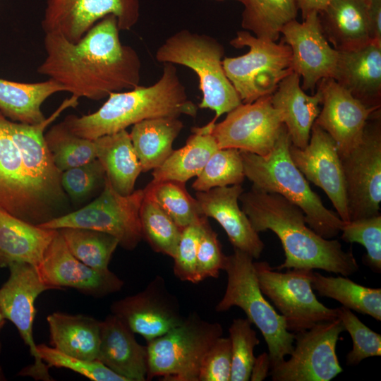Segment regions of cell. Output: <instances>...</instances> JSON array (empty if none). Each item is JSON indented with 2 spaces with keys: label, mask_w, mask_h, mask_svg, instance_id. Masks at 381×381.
Wrapping results in <instances>:
<instances>
[{
  "label": "cell",
  "mask_w": 381,
  "mask_h": 381,
  "mask_svg": "<svg viewBox=\"0 0 381 381\" xmlns=\"http://www.w3.org/2000/svg\"><path fill=\"white\" fill-rule=\"evenodd\" d=\"M116 18L108 15L78 42L59 33H45L46 56L38 73L61 85L72 96L100 100L111 92L140 85L141 61L119 39Z\"/></svg>",
  "instance_id": "6da1fadb"
},
{
  "label": "cell",
  "mask_w": 381,
  "mask_h": 381,
  "mask_svg": "<svg viewBox=\"0 0 381 381\" xmlns=\"http://www.w3.org/2000/svg\"><path fill=\"white\" fill-rule=\"evenodd\" d=\"M52 122L23 123L0 112V208L36 225L54 218L65 196L44 139Z\"/></svg>",
  "instance_id": "7a4b0ae2"
},
{
  "label": "cell",
  "mask_w": 381,
  "mask_h": 381,
  "mask_svg": "<svg viewBox=\"0 0 381 381\" xmlns=\"http://www.w3.org/2000/svg\"><path fill=\"white\" fill-rule=\"evenodd\" d=\"M238 200L255 231L270 230L279 238L285 260L275 270H322L344 277L358 270L351 250L344 251L337 240L318 234L303 211L282 195L252 186Z\"/></svg>",
  "instance_id": "3957f363"
},
{
  "label": "cell",
  "mask_w": 381,
  "mask_h": 381,
  "mask_svg": "<svg viewBox=\"0 0 381 381\" xmlns=\"http://www.w3.org/2000/svg\"><path fill=\"white\" fill-rule=\"evenodd\" d=\"M197 112L198 106L188 99L174 64L166 63L155 84L111 92L95 112L68 115L63 122L75 135L95 140L143 120L181 115L195 117Z\"/></svg>",
  "instance_id": "277c9868"
},
{
  "label": "cell",
  "mask_w": 381,
  "mask_h": 381,
  "mask_svg": "<svg viewBox=\"0 0 381 381\" xmlns=\"http://www.w3.org/2000/svg\"><path fill=\"white\" fill-rule=\"evenodd\" d=\"M291 139L283 124L271 151L265 156L240 151L244 174L253 187L277 193L298 207L308 225L320 236L332 239L344 225L337 212L327 209L308 180L294 164L289 153Z\"/></svg>",
  "instance_id": "5b68a950"
},
{
  "label": "cell",
  "mask_w": 381,
  "mask_h": 381,
  "mask_svg": "<svg viewBox=\"0 0 381 381\" xmlns=\"http://www.w3.org/2000/svg\"><path fill=\"white\" fill-rule=\"evenodd\" d=\"M253 260L252 256L236 248H234L233 254L226 255L224 270L227 274V284L215 310L224 312L237 306L244 311L247 319L260 331L267 345L272 368L291 354L295 334L287 329L284 318L262 293Z\"/></svg>",
  "instance_id": "8992f818"
},
{
  "label": "cell",
  "mask_w": 381,
  "mask_h": 381,
  "mask_svg": "<svg viewBox=\"0 0 381 381\" xmlns=\"http://www.w3.org/2000/svg\"><path fill=\"white\" fill-rule=\"evenodd\" d=\"M224 54V47L216 39L188 30L169 37L155 54L158 62L180 64L198 75L202 93L198 107L214 111L213 122L242 103L223 68Z\"/></svg>",
  "instance_id": "52a82bcc"
},
{
  "label": "cell",
  "mask_w": 381,
  "mask_h": 381,
  "mask_svg": "<svg viewBox=\"0 0 381 381\" xmlns=\"http://www.w3.org/2000/svg\"><path fill=\"white\" fill-rule=\"evenodd\" d=\"M222 334L219 323L190 313L181 324L147 342V380L198 381L206 353Z\"/></svg>",
  "instance_id": "ba28073f"
},
{
  "label": "cell",
  "mask_w": 381,
  "mask_h": 381,
  "mask_svg": "<svg viewBox=\"0 0 381 381\" xmlns=\"http://www.w3.org/2000/svg\"><path fill=\"white\" fill-rule=\"evenodd\" d=\"M230 44L235 48H249L242 56L222 59L225 74L242 103L272 95L279 83L294 71L291 50L284 42L262 40L243 30L237 32Z\"/></svg>",
  "instance_id": "9c48e42d"
},
{
  "label": "cell",
  "mask_w": 381,
  "mask_h": 381,
  "mask_svg": "<svg viewBox=\"0 0 381 381\" xmlns=\"http://www.w3.org/2000/svg\"><path fill=\"white\" fill-rule=\"evenodd\" d=\"M262 293L284 318L289 331L296 333L338 318L337 308L320 303L312 288L313 270L288 269L282 272L266 261L254 262Z\"/></svg>",
  "instance_id": "30bf717a"
},
{
  "label": "cell",
  "mask_w": 381,
  "mask_h": 381,
  "mask_svg": "<svg viewBox=\"0 0 381 381\" xmlns=\"http://www.w3.org/2000/svg\"><path fill=\"white\" fill-rule=\"evenodd\" d=\"M144 195V189H139L122 195L106 178L102 192L92 202L38 226L56 230L73 227L104 232L115 237L122 248L133 250L143 239L140 209Z\"/></svg>",
  "instance_id": "8fae6325"
},
{
  "label": "cell",
  "mask_w": 381,
  "mask_h": 381,
  "mask_svg": "<svg viewBox=\"0 0 381 381\" xmlns=\"http://www.w3.org/2000/svg\"><path fill=\"white\" fill-rule=\"evenodd\" d=\"M351 220L380 214L381 202V113L369 116L358 144L340 157Z\"/></svg>",
  "instance_id": "7c38bea8"
},
{
  "label": "cell",
  "mask_w": 381,
  "mask_h": 381,
  "mask_svg": "<svg viewBox=\"0 0 381 381\" xmlns=\"http://www.w3.org/2000/svg\"><path fill=\"white\" fill-rule=\"evenodd\" d=\"M345 331L341 320L318 323L294 333L290 358L270 368L273 381H329L343 372L336 353L337 344Z\"/></svg>",
  "instance_id": "4fadbf2b"
},
{
  "label": "cell",
  "mask_w": 381,
  "mask_h": 381,
  "mask_svg": "<svg viewBox=\"0 0 381 381\" xmlns=\"http://www.w3.org/2000/svg\"><path fill=\"white\" fill-rule=\"evenodd\" d=\"M9 277L0 288V308L4 318L17 328L24 343L29 347L34 363L19 373L36 380H52L49 368L41 360L33 337L36 313L35 303L42 292L50 289L42 281L35 266L17 262L8 267Z\"/></svg>",
  "instance_id": "5bb4252c"
},
{
  "label": "cell",
  "mask_w": 381,
  "mask_h": 381,
  "mask_svg": "<svg viewBox=\"0 0 381 381\" xmlns=\"http://www.w3.org/2000/svg\"><path fill=\"white\" fill-rule=\"evenodd\" d=\"M283 124L271 95H267L250 103H241L228 112L222 121L214 123L211 133L219 148L265 156L274 147Z\"/></svg>",
  "instance_id": "9a60e30c"
},
{
  "label": "cell",
  "mask_w": 381,
  "mask_h": 381,
  "mask_svg": "<svg viewBox=\"0 0 381 381\" xmlns=\"http://www.w3.org/2000/svg\"><path fill=\"white\" fill-rule=\"evenodd\" d=\"M140 0H47L42 20L44 33L54 32L76 43L108 15L119 30H129L138 21Z\"/></svg>",
  "instance_id": "2e32d148"
},
{
  "label": "cell",
  "mask_w": 381,
  "mask_h": 381,
  "mask_svg": "<svg viewBox=\"0 0 381 381\" xmlns=\"http://www.w3.org/2000/svg\"><path fill=\"white\" fill-rule=\"evenodd\" d=\"M110 308L111 314L147 342L174 328L185 318L161 276H156L143 291L114 301Z\"/></svg>",
  "instance_id": "e0dca14e"
},
{
  "label": "cell",
  "mask_w": 381,
  "mask_h": 381,
  "mask_svg": "<svg viewBox=\"0 0 381 381\" xmlns=\"http://www.w3.org/2000/svg\"><path fill=\"white\" fill-rule=\"evenodd\" d=\"M289 153L305 178L324 190L340 219L350 222L341 159L330 135L314 122L308 144L299 148L291 143Z\"/></svg>",
  "instance_id": "ac0fdd59"
},
{
  "label": "cell",
  "mask_w": 381,
  "mask_h": 381,
  "mask_svg": "<svg viewBox=\"0 0 381 381\" xmlns=\"http://www.w3.org/2000/svg\"><path fill=\"white\" fill-rule=\"evenodd\" d=\"M36 269L50 289L72 288L92 297L102 298L123 286V282L109 270L98 271L77 259L58 230Z\"/></svg>",
  "instance_id": "d6986e66"
},
{
  "label": "cell",
  "mask_w": 381,
  "mask_h": 381,
  "mask_svg": "<svg viewBox=\"0 0 381 381\" xmlns=\"http://www.w3.org/2000/svg\"><path fill=\"white\" fill-rule=\"evenodd\" d=\"M281 33L291 50L293 71L303 78V90L314 92L322 79L333 78L338 51L325 37L318 13H310L302 23L292 20Z\"/></svg>",
  "instance_id": "ffe728a7"
},
{
  "label": "cell",
  "mask_w": 381,
  "mask_h": 381,
  "mask_svg": "<svg viewBox=\"0 0 381 381\" xmlns=\"http://www.w3.org/2000/svg\"><path fill=\"white\" fill-rule=\"evenodd\" d=\"M318 85L322 108L315 122L334 139L341 157L361 141L365 123L375 110L365 107L333 78L322 79Z\"/></svg>",
  "instance_id": "44dd1931"
},
{
  "label": "cell",
  "mask_w": 381,
  "mask_h": 381,
  "mask_svg": "<svg viewBox=\"0 0 381 381\" xmlns=\"http://www.w3.org/2000/svg\"><path fill=\"white\" fill-rule=\"evenodd\" d=\"M243 191L241 184L217 187L196 191L195 199L201 215L212 217L221 225L234 248L258 259L265 244L239 207L238 198Z\"/></svg>",
  "instance_id": "7402d4cb"
},
{
  "label": "cell",
  "mask_w": 381,
  "mask_h": 381,
  "mask_svg": "<svg viewBox=\"0 0 381 381\" xmlns=\"http://www.w3.org/2000/svg\"><path fill=\"white\" fill-rule=\"evenodd\" d=\"M333 79L369 109L381 106V42L338 51Z\"/></svg>",
  "instance_id": "603a6c76"
},
{
  "label": "cell",
  "mask_w": 381,
  "mask_h": 381,
  "mask_svg": "<svg viewBox=\"0 0 381 381\" xmlns=\"http://www.w3.org/2000/svg\"><path fill=\"white\" fill-rule=\"evenodd\" d=\"M97 360L127 381L147 380V346L139 344L135 333L111 313L101 321Z\"/></svg>",
  "instance_id": "cb8c5ba5"
},
{
  "label": "cell",
  "mask_w": 381,
  "mask_h": 381,
  "mask_svg": "<svg viewBox=\"0 0 381 381\" xmlns=\"http://www.w3.org/2000/svg\"><path fill=\"white\" fill-rule=\"evenodd\" d=\"M300 76L293 71L285 77L271 95L273 107L280 113L291 145L304 148L309 142L311 128L319 113L322 92L318 87L308 95L300 86Z\"/></svg>",
  "instance_id": "d4e9b609"
},
{
  "label": "cell",
  "mask_w": 381,
  "mask_h": 381,
  "mask_svg": "<svg viewBox=\"0 0 381 381\" xmlns=\"http://www.w3.org/2000/svg\"><path fill=\"white\" fill-rule=\"evenodd\" d=\"M56 231L27 222L0 208V268L17 262L36 267Z\"/></svg>",
  "instance_id": "484cf974"
},
{
  "label": "cell",
  "mask_w": 381,
  "mask_h": 381,
  "mask_svg": "<svg viewBox=\"0 0 381 381\" xmlns=\"http://www.w3.org/2000/svg\"><path fill=\"white\" fill-rule=\"evenodd\" d=\"M318 16L325 37L337 51L357 49L373 41L367 0H332Z\"/></svg>",
  "instance_id": "4316f807"
},
{
  "label": "cell",
  "mask_w": 381,
  "mask_h": 381,
  "mask_svg": "<svg viewBox=\"0 0 381 381\" xmlns=\"http://www.w3.org/2000/svg\"><path fill=\"white\" fill-rule=\"evenodd\" d=\"M52 346L70 356L97 360L101 321L83 314L54 312L47 317Z\"/></svg>",
  "instance_id": "83f0119b"
},
{
  "label": "cell",
  "mask_w": 381,
  "mask_h": 381,
  "mask_svg": "<svg viewBox=\"0 0 381 381\" xmlns=\"http://www.w3.org/2000/svg\"><path fill=\"white\" fill-rule=\"evenodd\" d=\"M94 140L97 159L101 162L112 188L122 195L133 193L142 167L129 133L125 129Z\"/></svg>",
  "instance_id": "f1b7e54d"
},
{
  "label": "cell",
  "mask_w": 381,
  "mask_h": 381,
  "mask_svg": "<svg viewBox=\"0 0 381 381\" xmlns=\"http://www.w3.org/2000/svg\"><path fill=\"white\" fill-rule=\"evenodd\" d=\"M215 122L192 128L186 145L174 150L164 162L152 170V181L174 180L185 183L197 176L219 149L211 132Z\"/></svg>",
  "instance_id": "f546056e"
},
{
  "label": "cell",
  "mask_w": 381,
  "mask_h": 381,
  "mask_svg": "<svg viewBox=\"0 0 381 381\" xmlns=\"http://www.w3.org/2000/svg\"><path fill=\"white\" fill-rule=\"evenodd\" d=\"M183 127L182 121L174 116L146 119L133 125L129 134L142 172L164 162L174 151L173 143Z\"/></svg>",
  "instance_id": "4dcf8cb0"
},
{
  "label": "cell",
  "mask_w": 381,
  "mask_h": 381,
  "mask_svg": "<svg viewBox=\"0 0 381 381\" xmlns=\"http://www.w3.org/2000/svg\"><path fill=\"white\" fill-rule=\"evenodd\" d=\"M64 87L49 78L27 83L0 78V112L13 121L37 124L45 120L41 106L52 95Z\"/></svg>",
  "instance_id": "1f68e13d"
},
{
  "label": "cell",
  "mask_w": 381,
  "mask_h": 381,
  "mask_svg": "<svg viewBox=\"0 0 381 381\" xmlns=\"http://www.w3.org/2000/svg\"><path fill=\"white\" fill-rule=\"evenodd\" d=\"M311 285L320 296L381 321V289L358 284L344 276L326 277L313 271Z\"/></svg>",
  "instance_id": "d6a6232c"
},
{
  "label": "cell",
  "mask_w": 381,
  "mask_h": 381,
  "mask_svg": "<svg viewBox=\"0 0 381 381\" xmlns=\"http://www.w3.org/2000/svg\"><path fill=\"white\" fill-rule=\"evenodd\" d=\"M241 26L256 37L276 42L282 28L296 19V0H244Z\"/></svg>",
  "instance_id": "836d02e7"
},
{
  "label": "cell",
  "mask_w": 381,
  "mask_h": 381,
  "mask_svg": "<svg viewBox=\"0 0 381 381\" xmlns=\"http://www.w3.org/2000/svg\"><path fill=\"white\" fill-rule=\"evenodd\" d=\"M57 230L77 259L96 270H109V263L119 246L115 237L104 232L83 228L66 227Z\"/></svg>",
  "instance_id": "e575fe53"
},
{
  "label": "cell",
  "mask_w": 381,
  "mask_h": 381,
  "mask_svg": "<svg viewBox=\"0 0 381 381\" xmlns=\"http://www.w3.org/2000/svg\"><path fill=\"white\" fill-rule=\"evenodd\" d=\"M140 219L143 238L155 252L173 258L182 229L145 193L140 209Z\"/></svg>",
  "instance_id": "d590c367"
},
{
  "label": "cell",
  "mask_w": 381,
  "mask_h": 381,
  "mask_svg": "<svg viewBox=\"0 0 381 381\" xmlns=\"http://www.w3.org/2000/svg\"><path fill=\"white\" fill-rule=\"evenodd\" d=\"M185 184L174 180L152 181L144 189L181 229L202 217L197 200Z\"/></svg>",
  "instance_id": "8d00e7d4"
},
{
  "label": "cell",
  "mask_w": 381,
  "mask_h": 381,
  "mask_svg": "<svg viewBox=\"0 0 381 381\" xmlns=\"http://www.w3.org/2000/svg\"><path fill=\"white\" fill-rule=\"evenodd\" d=\"M44 139L55 166L61 172L97 159L95 140L75 135L63 121L52 126Z\"/></svg>",
  "instance_id": "74e56055"
},
{
  "label": "cell",
  "mask_w": 381,
  "mask_h": 381,
  "mask_svg": "<svg viewBox=\"0 0 381 381\" xmlns=\"http://www.w3.org/2000/svg\"><path fill=\"white\" fill-rule=\"evenodd\" d=\"M240 150L219 148L210 157L192 187L207 191L217 187L241 184L245 179Z\"/></svg>",
  "instance_id": "f35d334b"
},
{
  "label": "cell",
  "mask_w": 381,
  "mask_h": 381,
  "mask_svg": "<svg viewBox=\"0 0 381 381\" xmlns=\"http://www.w3.org/2000/svg\"><path fill=\"white\" fill-rule=\"evenodd\" d=\"M247 318L234 319L229 327L231 349L230 381L250 380L255 360L254 349L260 343Z\"/></svg>",
  "instance_id": "ab89813d"
},
{
  "label": "cell",
  "mask_w": 381,
  "mask_h": 381,
  "mask_svg": "<svg viewBox=\"0 0 381 381\" xmlns=\"http://www.w3.org/2000/svg\"><path fill=\"white\" fill-rule=\"evenodd\" d=\"M341 238L364 246L363 263L373 272H381V214L344 223Z\"/></svg>",
  "instance_id": "60d3db41"
},
{
  "label": "cell",
  "mask_w": 381,
  "mask_h": 381,
  "mask_svg": "<svg viewBox=\"0 0 381 381\" xmlns=\"http://www.w3.org/2000/svg\"><path fill=\"white\" fill-rule=\"evenodd\" d=\"M37 351L49 368L69 369L93 381H127L98 360L89 361L70 356L45 344H37Z\"/></svg>",
  "instance_id": "b9f144b4"
},
{
  "label": "cell",
  "mask_w": 381,
  "mask_h": 381,
  "mask_svg": "<svg viewBox=\"0 0 381 381\" xmlns=\"http://www.w3.org/2000/svg\"><path fill=\"white\" fill-rule=\"evenodd\" d=\"M337 313L353 341V348L346 355L348 365H356L365 358L381 356L380 334L370 329L347 308H337Z\"/></svg>",
  "instance_id": "7bdbcfd3"
},
{
  "label": "cell",
  "mask_w": 381,
  "mask_h": 381,
  "mask_svg": "<svg viewBox=\"0 0 381 381\" xmlns=\"http://www.w3.org/2000/svg\"><path fill=\"white\" fill-rule=\"evenodd\" d=\"M226 259V255L222 250L217 234L205 217L197 251V283L207 278H217L220 271L224 270Z\"/></svg>",
  "instance_id": "ee69618b"
},
{
  "label": "cell",
  "mask_w": 381,
  "mask_h": 381,
  "mask_svg": "<svg viewBox=\"0 0 381 381\" xmlns=\"http://www.w3.org/2000/svg\"><path fill=\"white\" fill-rule=\"evenodd\" d=\"M105 180V171L97 159L65 170L61 175L63 190L75 200L86 197L98 186L104 185Z\"/></svg>",
  "instance_id": "f6af8a7d"
},
{
  "label": "cell",
  "mask_w": 381,
  "mask_h": 381,
  "mask_svg": "<svg viewBox=\"0 0 381 381\" xmlns=\"http://www.w3.org/2000/svg\"><path fill=\"white\" fill-rule=\"evenodd\" d=\"M205 216L181 231L174 259V275L180 280L197 284L196 258Z\"/></svg>",
  "instance_id": "bcb514c9"
},
{
  "label": "cell",
  "mask_w": 381,
  "mask_h": 381,
  "mask_svg": "<svg viewBox=\"0 0 381 381\" xmlns=\"http://www.w3.org/2000/svg\"><path fill=\"white\" fill-rule=\"evenodd\" d=\"M231 349L229 337H219L202 362L198 381H230Z\"/></svg>",
  "instance_id": "7dc6e473"
},
{
  "label": "cell",
  "mask_w": 381,
  "mask_h": 381,
  "mask_svg": "<svg viewBox=\"0 0 381 381\" xmlns=\"http://www.w3.org/2000/svg\"><path fill=\"white\" fill-rule=\"evenodd\" d=\"M367 14L371 39L381 42V0H367Z\"/></svg>",
  "instance_id": "c3c4849f"
},
{
  "label": "cell",
  "mask_w": 381,
  "mask_h": 381,
  "mask_svg": "<svg viewBox=\"0 0 381 381\" xmlns=\"http://www.w3.org/2000/svg\"><path fill=\"white\" fill-rule=\"evenodd\" d=\"M270 359L268 353L263 352L255 358L250 380L262 381L269 375Z\"/></svg>",
  "instance_id": "681fc988"
},
{
  "label": "cell",
  "mask_w": 381,
  "mask_h": 381,
  "mask_svg": "<svg viewBox=\"0 0 381 381\" xmlns=\"http://www.w3.org/2000/svg\"><path fill=\"white\" fill-rule=\"evenodd\" d=\"M332 0H296L298 8L301 11L303 19L311 12L320 13Z\"/></svg>",
  "instance_id": "f907efd6"
},
{
  "label": "cell",
  "mask_w": 381,
  "mask_h": 381,
  "mask_svg": "<svg viewBox=\"0 0 381 381\" xmlns=\"http://www.w3.org/2000/svg\"><path fill=\"white\" fill-rule=\"evenodd\" d=\"M5 322H6V319L4 318L1 311V308H0V331L4 327Z\"/></svg>",
  "instance_id": "816d5d0a"
},
{
  "label": "cell",
  "mask_w": 381,
  "mask_h": 381,
  "mask_svg": "<svg viewBox=\"0 0 381 381\" xmlns=\"http://www.w3.org/2000/svg\"><path fill=\"white\" fill-rule=\"evenodd\" d=\"M216 1H223V0H216ZM236 1H238L241 2L242 4L244 1V0H236Z\"/></svg>",
  "instance_id": "f5cc1de1"
},
{
  "label": "cell",
  "mask_w": 381,
  "mask_h": 381,
  "mask_svg": "<svg viewBox=\"0 0 381 381\" xmlns=\"http://www.w3.org/2000/svg\"><path fill=\"white\" fill-rule=\"evenodd\" d=\"M1 349H2V345H1V341H0V353H1Z\"/></svg>",
  "instance_id": "db71d44e"
}]
</instances>
